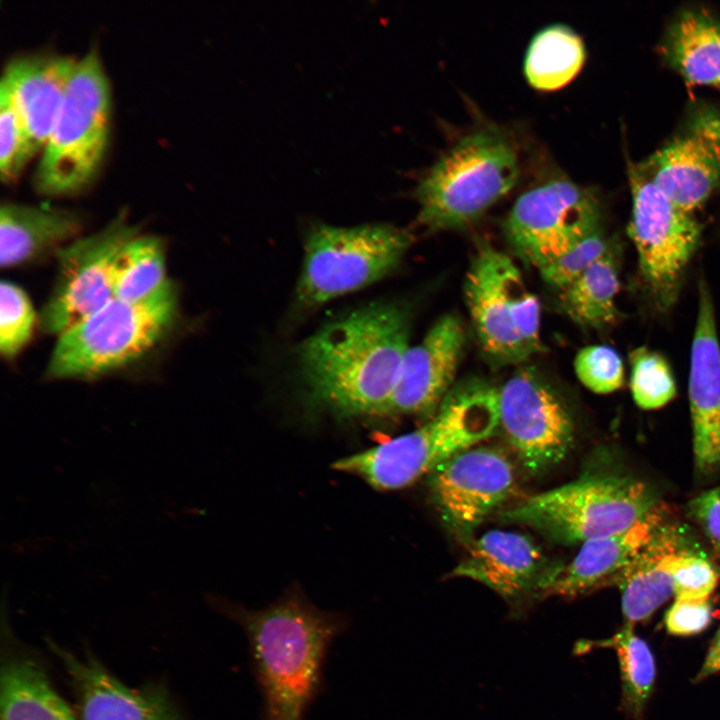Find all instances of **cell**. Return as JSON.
<instances>
[{
  "instance_id": "obj_16",
  "label": "cell",
  "mask_w": 720,
  "mask_h": 720,
  "mask_svg": "<svg viewBox=\"0 0 720 720\" xmlns=\"http://www.w3.org/2000/svg\"><path fill=\"white\" fill-rule=\"evenodd\" d=\"M466 342L460 318L441 316L423 339L410 346L384 410L388 415H434L453 388Z\"/></svg>"
},
{
  "instance_id": "obj_7",
  "label": "cell",
  "mask_w": 720,
  "mask_h": 720,
  "mask_svg": "<svg viewBox=\"0 0 720 720\" xmlns=\"http://www.w3.org/2000/svg\"><path fill=\"white\" fill-rule=\"evenodd\" d=\"M517 154L495 130L463 137L426 174L416 189L418 221L430 230L464 227L514 187Z\"/></svg>"
},
{
  "instance_id": "obj_37",
  "label": "cell",
  "mask_w": 720,
  "mask_h": 720,
  "mask_svg": "<svg viewBox=\"0 0 720 720\" xmlns=\"http://www.w3.org/2000/svg\"><path fill=\"white\" fill-rule=\"evenodd\" d=\"M688 511L711 543L720 549V486L693 498Z\"/></svg>"
},
{
  "instance_id": "obj_33",
  "label": "cell",
  "mask_w": 720,
  "mask_h": 720,
  "mask_svg": "<svg viewBox=\"0 0 720 720\" xmlns=\"http://www.w3.org/2000/svg\"><path fill=\"white\" fill-rule=\"evenodd\" d=\"M34 157L7 87L0 82V175L13 180Z\"/></svg>"
},
{
  "instance_id": "obj_22",
  "label": "cell",
  "mask_w": 720,
  "mask_h": 720,
  "mask_svg": "<svg viewBox=\"0 0 720 720\" xmlns=\"http://www.w3.org/2000/svg\"><path fill=\"white\" fill-rule=\"evenodd\" d=\"M681 527L663 524L650 543L620 576L625 625L647 620L672 594V564L686 550Z\"/></svg>"
},
{
  "instance_id": "obj_4",
  "label": "cell",
  "mask_w": 720,
  "mask_h": 720,
  "mask_svg": "<svg viewBox=\"0 0 720 720\" xmlns=\"http://www.w3.org/2000/svg\"><path fill=\"white\" fill-rule=\"evenodd\" d=\"M657 504L654 491L631 475L589 472L527 497L501 521L530 527L561 544L585 543L630 528Z\"/></svg>"
},
{
  "instance_id": "obj_31",
  "label": "cell",
  "mask_w": 720,
  "mask_h": 720,
  "mask_svg": "<svg viewBox=\"0 0 720 720\" xmlns=\"http://www.w3.org/2000/svg\"><path fill=\"white\" fill-rule=\"evenodd\" d=\"M35 312L27 294L16 284L0 286V351L14 358L28 343L35 324Z\"/></svg>"
},
{
  "instance_id": "obj_30",
  "label": "cell",
  "mask_w": 720,
  "mask_h": 720,
  "mask_svg": "<svg viewBox=\"0 0 720 720\" xmlns=\"http://www.w3.org/2000/svg\"><path fill=\"white\" fill-rule=\"evenodd\" d=\"M630 389L633 400L642 409H658L676 395V383L665 357L645 346L629 355Z\"/></svg>"
},
{
  "instance_id": "obj_34",
  "label": "cell",
  "mask_w": 720,
  "mask_h": 720,
  "mask_svg": "<svg viewBox=\"0 0 720 720\" xmlns=\"http://www.w3.org/2000/svg\"><path fill=\"white\" fill-rule=\"evenodd\" d=\"M574 368L580 382L594 393L614 392L624 382L622 359L609 346L591 345L582 348L575 357Z\"/></svg>"
},
{
  "instance_id": "obj_23",
  "label": "cell",
  "mask_w": 720,
  "mask_h": 720,
  "mask_svg": "<svg viewBox=\"0 0 720 720\" xmlns=\"http://www.w3.org/2000/svg\"><path fill=\"white\" fill-rule=\"evenodd\" d=\"M82 222L74 211L14 202L0 209V264L13 267L35 259L68 240H74Z\"/></svg>"
},
{
  "instance_id": "obj_35",
  "label": "cell",
  "mask_w": 720,
  "mask_h": 720,
  "mask_svg": "<svg viewBox=\"0 0 720 720\" xmlns=\"http://www.w3.org/2000/svg\"><path fill=\"white\" fill-rule=\"evenodd\" d=\"M672 577L675 599L706 600L716 588L719 575L709 560L686 549L675 557Z\"/></svg>"
},
{
  "instance_id": "obj_1",
  "label": "cell",
  "mask_w": 720,
  "mask_h": 720,
  "mask_svg": "<svg viewBox=\"0 0 720 720\" xmlns=\"http://www.w3.org/2000/svg\"><path fill=\"white\" fill-rule=\"evenodd\" d=\"M409 334V312L395 303L370 304L327 323L296 350L309 399L343 416H383Z\"/></svg>"
},
{
  "instance_id": "obj_8",
  "label": "cell",
  "mask_w": 720,
  "mask_h": 720,
  "mask_svg": "<svg viewBox=\"0 0 720 720\" xmlns=\"http://www.w3.org/2000/svg\"><path fill=\"white\" fill-rule=\"evenodd\" d=\"M480 347L495 366L520 364L543 350L540 305L513 260L480 239L464 280Z\"/></svg>"
},
{
  "instance_id": "obj_10",
  "label": "cell",
  "mask_w": 720,
  "mask_h": 720,
  "mask_svg": "<svg viewBox=\"0 0 720 720\" xmlns=\"http://www.w3.org/2000/svg\"><path fill=\"white\" fill-rule=\"evenodd\" d=\"M632 212L628 234L638 258V275L655 310L668 312L677 302L686 269L696 252L701 227L643 172H630Z\"/></svg>"
},
{
  "instance_id": "obj_28",
  "label": "cell",
  "mask_w": 720,
  "mask_h": 720,
  "mask_svg": "<svg viewBox=\"0 0 720 720\" xmlns=\"http://www.w3.org/2000/svg\"><path fill=\"white\" fill-rule=\"evenodd\" d=\"M165 252L160 238L137 235L119 257L115 298L135 302L157 291L165 282Z\"/></svg>"
},
{
  "instance_id": "obj_27",
  "label": "cell",
  "mask_w": 720,
  "mask_h": 720,
  "mask_svg": "<svg viewBox=\"0 0 720 720\" xmlns=\"http://www.w3.org/2000/svg\"><path fill=\"white\" fill-rule=\"evenodd\" d=\"M585 60L581 38L564 26H551L532 40L525 59L529 83L539 90H555L569 83Z\"/></svg>"
},
{
  "instance_id": "obj_2",
  "label": "cell",
  "mask_w": 720,
  "mask_h": 720,
  "mask_svg": "<svg viewBox=\"0 0 720 720\" xmlns=\"http://www.w3.org/2000/svg\"><path fill=\"white\" fill-rule=\"evenodd\" d=\"M227 608L248 639L264 720H304L344 617L320 610L297 587L263 609Z\"/></svg>"
},
{
  "instance_id": "obj_9",
  "label": "cell",
  "mask_w": 720,
  "mask_h": 720,
  "mask_svg": "<svg viewBox=\"0 0 720 720\" xmlns=\"http://www.w3.org/2000/svg\"><path fill=\"white\" fill-rule=\"evenodd\" d=\"M412 241L409 231L391 224L314 226L305 239L297 304L314 308L379 281L400 264Z\"/></svg>"
},
{
  "instance_id": "obj_26",
  "label": "cell",
  "mask_w": 720,
  "mask_h": 720,
  "mask_svg": "<svg viewBox=\"0 0 720 720\" xmlns=\"http://www.w3.org/2000/svg\"><path fill=\"white\" fill-rule=\"evenodd\" d=\"M620 254L611 242L607 251L574 281L559 290L561 307L578 325L601 329L614 323L618 311Z\"/></svg>"
},
{
  "instance_id": "obj_3",
  "label": "cell",
  "mask_w": 720,
  "mask_h": 720,
  "mask_svg": "<svg viewBox=\"0 0 720 720\" xmlns=\"http://www.w3.org/2000/svg\"><path fill=\"white\" fill-rule=\"evenodd\" d=\"M498 427V389L470 379L453 386L421 427L341 458L333 467L378 490L401 489L457 453L480 445Z\"/></svg>"
},
{
  "instance_id": "obj_25",
  "label": "cell",
  "mask_w": 720,
  "mask_h": 720,
  "mask_svg": "<svg viewBox=\"0 0 720 720\" xmlns=\"http://www.w3.org/2000/svg\"><path fill=\"white\" fill-rule=\"evenodd\" d=\"M662 49L688 83L720 87V23L710 12L683 11L669 27Z\"/></svg>"
},
{
  "instance_id": "obj_24",
  "label": "cell",
  "mask_w": 720,
  "mask_h": 720,
  "mask_svg": "<svg viewBox=\"0 0 720 720\" xmlns=\"http://www.w3.org/2000/svg\"><path fill=\"white\" fill-rule=\"evenodd\" d=\"M0 720L80 719L36 659L10 654L1 665Z\"/></svg>"
},
{
  "instance_id": "obj_17",
  "label": "cell",
  "mask_w": 720,
  "mask_h": 720,
  "mask_svg": "<svg viewBox=\"0 0 720 720\" xmlns=\"http://www.w3.org/2000/svg\"><path fill=\"white\" fill-rule=\"evenodd\" d=\"M688 394L695 465L709 474L720 467V343L713 299L704 280L698 286Z\"/></svg>"
},
{
  "instance_id": "obj_18",
  "label": "cell",
  "mask_w": 720,
  "mask_h": 720,
  "mask_svg": "<svg viewBox=\"0 0 720 720\" xmlns=\"http://www.w3.org/2000/svg\"><path fill=\"white\" fill-rule=\"evenodd\" d=\"M70 680L80 720H183L156 686L131 687L91 656L78 657L51 644Z\"/></svg>"
},
{
  "instance_id": "obj_38",
  "label": "cell",
  "mask_w": 720,
  "mask_h": 720,
  "mask_svg": "<svg viewBox=\"0 0 720 720\" xmlns=\"http://www.w3.org/2000/svg\"><path fill=\"white\" fill-rule=\"evenodd\" d=\"M720 671V629L706 655L704 663L699 670L695 681H701Z\"/></svg>"
},
{
  "instance_id": "obj_29",
  "label": "cell",
  "mask_w": 720,
  "mask_h": 720,
  "mask_svg": "<svg viewBox=\"0 0 720 720\" xmlns=\"http://www.w3.org/2000/svg\"><path fill=\"white\" fill-rule=\"evenodd\" d=\"M617 653L625 711L633 720H642L644 708L652 693L656 668L647 643L637 636L633 626L625 625L606 641Z\"/></svg>"
},
{
  "instance_id": "obj_15",
  "label": "cell",
  "mask_w": 720,
  "mask_h": 720,
  "mask_svg": "<svg viewBox=\"0 0 720 720\" xmlns=\"http://www.w3.org/2000/svg\"><path fill=\"white\" fill-rule=\"evenodd\" d=\"M640 168L670 200L694 213L720 186V113L707 106L697 109Z\"/></svg>"
},
{
  "instance_id": "obj_21",
  "label": "cell",
  "mask_w": 720,
  "mask_h": 720,
  "mask_svg": "<svg viewBox=\"0 0 720 720\" xmlns=\"http://www.w3.org/2000/svg\"><path fill=\"white\" fill-rule=\"evenodd\" d=\"M76 61L68 55H25L5 67L1 82L9 90L33 156L49 137Z\"/></svg>"
},
{
  "instance_id": "obj_12",
  "label": "cell",
  "mask_w": 720,
  "mask_h": 720,
  "mask_svg": "<svg viewBox=\"0 0 720 720\" xmlns=\"http://www.w3.org/2000/svg\"><path fill=\"white\" fill-rule=\"evenodd\" d=\"M499 427L530 474L559 464L574 441V426L560 396L534 369H518L498 389Z\"/></svg>"
},
{
  "instance_id": "obj_14",
  "label": "cell",
  "mask_w": 720,
  "mask_h": 720,
  "mask_svg": "<svg viewBox=\"0 0 720 720\" xmlns=\"http://www.w3.org/2000/svg\"><path fill=\"white\" fill-rule=\"evenodd\" d=\"M510 459L477 445L452 456L428 475L431 497L445 525L459 538L471 536L513 490Z\"/></svg>"
},
{
  "instance_id": "obj_20",
  "label": "cell",
  "mask_w": 720,
  "mask_h": 720,
  "mask_svg": "<svg viewBox=\"0 0 720 720\" xmlns=\"http://www.w3.org/2000/svg\"><path fill=\"white\" fill-rule=\"evenodd\" d=\"M666 510L656 506L630 528L582 544L568 563L550 568L540 597L574 598L618 582L625 569L666 523Z\"/></svg>"
},
{
  "instance_id": "obj_36",
  "label": "cell",
  "mask_w": 720,
  "mask_h": 720,
  "mask_svg": "<svg viewBox=\"0 0 720 720\" xmlns=\"http://www.w3.org/2000/svg\"><path fill=\"white\" fill-rule=\"evenodd\" d=\"M712 620V607L706 600L675 599L664 618L669 633L689 636L705 630Z\"/></svg>"
},
{
  "instance_id": "obj_32",
  "label": "cell",
  "mask_w": 720,
  "mask_h": 720,
  "mask_svg": "<svg viewBox=\"0 0 720 720\" xmlns=\"http://www.w3.org/2000/svg\"><path fill=\"white\" fill-rule=\"evenodd\" d=\"M609 241L598 228L585 235L537 269L542 279L558 290L574 281L609 248Z\"/></svg>"
},
{
  "instance_id": "obj_13",
  "label": "cell",
  "mask_w": 720,
  "mask_h": 720,
  "mask_svg": "<svg viewBox=\"0 0 720 720\" xmlns=\"http://www.w3.org/2000/svg\"><path fill=\"white\" fill-rule=\"evenodd\" d=\"M598 228L600 209L595 197L563 179L526 191L504 223L513 250L535 268Z\"/></svg>"
},
{
  "instance_id": "obj_19",
  "label": "cell",
  "mask_w": 720,
  "mask_h": 720,
  "mask_svg": "<svg viewBox=\"0 0 720 720\" xmlns=\"http://www.w3.org/2000/svg\"><path fill=\"white\" fill-rule=\"evenodd\" d=\"M550 569L541 549L528 536L491 530L469 542L464 558L450 576L469 578L490 588L511 604L540 597Z\"/></svg>"
},
{
  "instance_id": "obj_11",
  "label": "cell",
  "mask_w": 720,
  "mask_h": 720,
  "mask_svg": "<svg viewBox=\"0 0 720 720\" xmlns=\"http://www.w3.org/2000/svg\"><path fill=\"white\" fill-rule=\"evenodd\" d=\"M138 234V227L121 212L100 231L74 239L55 252L58 274L40 313L43 331L59 336L115 298L119 257Z\"/></svg>"
},
{
  "instance_id": "obj_5",
  "label": "cell",
  "mask_w": 720,
  "mask_h": 720,
  "mask_svg": "<svg viewBox=\"0 0 720 720\" xmlns=\"http://www.w3.org/2000/svg\"><path fill=\"white\" fill-rule=\"evenodd\" d=\"M176 309V288L168 280L140 301L114 298L59 335L46 376L91 378L130 364L164 337Z\"/></svg>"
},
{
  "instance_id": "obj_6",
  "label": "cell",
  "mask_w": 720,
  "mask_h": 720,
  "mask_svg": "<svg viewBox=\"0 0 720 720\" xmlns=\"http://www.w3.org/2000/svg\"><path fill=\"white\" fill-rule=\"evenodd\" d=\"M109 81L95 49L77 59L34 175L37 190L69 195L96 177L108 145Z\"/></svg>"
}]
</instances>
